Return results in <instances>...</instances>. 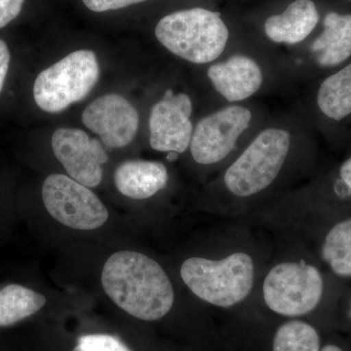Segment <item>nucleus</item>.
<instances>
[{"label": "nucleus", "mask_w": 351, "mask_h": 351, "mask_svg": "<svg viewBox=\"0 0 351 351\" xmlns=\"http://www.w3.org/2000/svg\"><path fill=\"white\" fill-rule=\"evenodd\" d=\"M101 282L119 308L140 320L162 319L174 304V288L165 270L138 252L112 254L101 270Z\"/></svg>", "instance_id": "obj_1"}, {"label": "nucleus", "mask_w": 351, "mask_h": 351, "mask_svg": "<svg viewBox=\"0 0 351 351\" xmlns=\"http://www.w3.org/2000/svg\"><path fill=\"white\" fill-rule=\"evenodd\" d=\"M154 34L172 54L198 64L218 59L230 38L221 13L203 7L167 14L157 23Z\"/></svg>", "instance_id": "obj_2"}, {"label": "nucleus", "mask_w": 351, "mask_h": 351, "mask_svg": "<svg viewBox=\"0 0 351 351\" xmlns=\"http://www.w3.org/2000/svg\"><path fill=\"white\" fill-rule=\"evenodd\" d=\"M180 274L182 282L201 301L230 308L251 294L256 267L249 254L235 252L219 260L189 258L182 263Z\"/></svg>", "instance_id": "obj_3"}, {"label": "nucleus", "mask_w": 351, "mask_h": 351, "mask_svg": "<svg viewBox=\"0 0 351 351\" xmlns=\"http://www.w3.org/2000/svg\"><path fill=\"white\" fill-rule=\"evenodd\" d=\"M291 147V135L285 129L267 128L254 138L226 171L223 184L237 197L262 193L282 169Z\"/></svg>", "instance_id": "obj_4"}, {"label": "nucleus", "mask_w": 351, "mask_h": 351, "mask_svg": "<svg viewBox=\"0 0 351 351\" xmlns=\"http://www.w3.org/2000/svg\"><path fill=\"white\" fill-rule=\"evenodd\" d=\"M99 77L100 66L95 52L75 51L39 73L34 85V101L44 112H63L86 98Z\"/></svg>", "instance_id": "obj_5"}, {"label": "nucleus", "mask_w": 351, "mask_h": 351, "mask_svg": "<svg viewBox=\"0 0 351 351\" xmlns=\"http://www.w3.org/2000/svg\"><path fill=\"white\" fill-rule=\"evenodd\" d=\"M263 299L272 313L283 317H302L313 313L324 293V280L317 267L304 261L277 263L263 282Z\"/></svg>", "instance_id": "obj_6"}, {"label": "nucleus", "mask_w": 351, "mask_h": 351, "mask_svg": "<svg viewBox=\"0 0 351 351\" xmlns=\"http://www.w3.org/2000/svg\"><path fill=\"white\" fill-rule=\"evenodd\" d=\"M44 206L53 219L76 230H94L107 223L108 211L100 198L84 184L63 174L46 178Z\"/></svg>", "instance_id": "obj_7"}, {"label": "nucleus", "mask_w": 351, "mask_h": 351, "mask_svg": "<svg viewBox=\"0 0 351 351\" xmlns=\"http://www.w3.org/2000/svg\"><path fill=\"white\" fill-rule=\"evenodd\" d=\"M252 112L242 106H230L200 120L191 138V156L196 163L211 165L221 162L248 129Z\"/></svg>", "instance_id": "obj_8"}, {"label": "nucleus", "mask_w": 351, "mask_h": 351, "mask_svg": "<svg viewBox=\"0 0 351 351\" xmlns=\"http://www.w3.org/2000/svg\"><path fill=\"white\" fill-rule=\"evenodd\" d=\"M193 101L189 95L174 94L168 89L152 108L149 114V144L154 151L184 154L189 149L193 126L191 117Z\"/></svg>", "instance_id": "obj_9"}, {"label": "nucleus", "mask_w": 351, "mask_h": 351, "mask_svg": "<svg viewBox=\"0 0 351 351\" xmlns=\"http://www.w3.org/2000/svg\"><path fill=\"white\" fill-rule=\"evenodd\" d=\"M52 149L69 177L87 188L101 184V165L108 157L100 141L90 138L80 129L60 128L53 134Z\"/></svg>", "instance_id": "obj_10"}, {"label": "nucleus", "mask_w": 351, "mask_h": 351, "mask_svg": "<svg viewBox=\"0 0 351 351\" xmlns=\"http://www.w3.org/2000/svg\"><path fill=\"white\" fill-rule=\"evenodd\" d=\"M82 122L101 138L108 149H121L135 138L140 117L128 100L107 94L92 101L82 113Z\"/></svg>", "instance_id": "obj_11"}, {"label": "nucleus", "mask_w": 351, "mask_h": 351, "mask_svg": "<svg viewBox=\"0 0 351 351\" xmlns=\"http://www.w3.org/2000/svg\"><path fill=\"white\" fill-rule=\"evenodd\" d=\"M208 78L226 101H240L257 93L263 82L262 69L255 60L234 55L208 69Z\"/></svg>", "instance_id": "obj_12"}, {"label": "nucleus", "mask_w": 351, "mask_h": 351, "mask_svg": "<svg viewBox=\"0 0 351 351\" xmlns=\"http://www.w3.org/2000/svg\"><path fill=\"white\" fill-rule=\"evenodd\" d=\"M320 16L313 0H294L281 13L269 16L263 32L272 43L295 45L313 32Z\"/></svg>", "instance_id": "obj_13"}, {"label": "nucleus", "mask_w": 351, "mask_h": 351, "mask_svg": "<svg viewBox=\"0 0 351 351\" xmlns=\"http://www.w3.org/2000/svg\"><path fill=\"white\" fill-rule=\"evenodd\" d=\"M114 184L122 195L144 200L156 195L169 181L167 168L158 161L127 160L115 169Z\"/></svg>", "instance_id": "obj_14"}, {"label": "nucleus", "mask_w": 351, "mask_h": 351, "mask_svg": "<svg viewBox=\"0 0 351 351\" xmlns=\"http://www.w3.org/2000/svg\"><path fill=\"white\" fill-rule=\"evenodd\" d=\"M323 25L311 51L320 66H338L351 56V14L328 13Z\"/></svg>", "instance_id": "obj_15"}, {"label": "nucleus", "mask_w": 351, "mask_h": 351, "mask_svg": "<svg viewBox=\"0 0 351 351\" xmlns=\"http://www.w3.org/2000/svg\"><path fill=\"white\" fill-rule=\"evenodd\" d=\"M46 304V298L24 286L11 284L0 290V327L16 323L38 313Z\"/></svg>", "instance_id": "obj_16"}, {"label": "nucleus", "mask_w": 351, "mask_h": 351, "mask_svg": "<svg viewBox=\"0 0 351 351\" xmlns=\"http://www.w3.org/2000/svg\"><path fill=\"white\" fill-rule=\"evenodd\" d=\"M317 105L327 117L337 121L351 114V64L322 82Z\"/></svg>", "instance_id": "obj_17"}, {"label": "nucleus", "mask_w": 351, "mask_h": 351, "mask_svg": "<svg viewBox=\"0 0 351 351\" xmlns=\"http://www.w3.org/2000/svg\"><path fill=\"white\" fill-rule=\"evenodd\" d=\"M321 255L336 276L351 277V218L339 221L328 232Z\"/></svg>", "instance_id": "obj_18"}, {"label": "nucleus", "mask_w": 351, "mask_h": 351, "mask_svg": "<svg viewBox=\"0 0 351 351\" xmlns=\"http://www.w3.org/2000/svg\"><path fill=\"white\" fill-rule=\"evenodd\" d=\"M317 330L304 320L291 319L277 328L271 351H320Z\"/></svg>", "instance_id": "obj_19"}, {"label": "nucleus", "mask_w": 351, "mask_h": 351, "mask_svg": "<svg viewBox=\"0 0 351 351\" xmlns=\"http://www.w3.org/2000/svg\"><path fill=\"white\" fill-rule=\"evenodd\" d=\"M82 351H131L117 337L105 334L85 335L77 341Z\"/></svg>", "instance_id": "obj_20"}, {"label": "nucleus", "mask_w": 351, "mask_h": 351, "mask_svg": "<svg viewBox=\"0 0 351 351\" xmlns=\"http://www.w3.org/2000/svg\"><path fill=\"white\" fill-rule=\"evenodd\" d=\"M145 1L147 0H82L85 7L95 13L119 10Z\"/></svg>", "instance_id": "obj_21"}, {"label": "nucleus", "mask_w": 351, "mask_h": 351, "mask_svg": "<svg viewBox=\"0 0 351 351\" xmlns=\"http://www.w3.org/2000/svg\"><path fill=\"white\" fill-rule=\"evenodd\" d=\"M25 0H0V29L13 22L20 15Z\"/></svg>", "instance_id": "obj_22"}, {"label": "nucleus", "mask_w": 351, "mask_h": 351, "mask_svg": "<svg viewBox=\"0 0 351 351\" xmlns=\"http://www.w3.org/2000/svg\"><path fill=\"white\" fill-rule=\"evenodd\" d=\"M10 51L5 41L0 39V93L3 89L7 73H8L9 64H10Z\"/></svg>", "instance_id": "obj_23"}, {"label": "nucleus", "mask_w": 351, "mask_h": 351, "mask_svg": "<svg viewBox=\"0 0 351 351\" xmlns=\"http://www.w3.org/2000/svg\"><path fill=\"white\" fill-rule=\"evenodd\" d=\"M339 175H341V181L351 191V157L341 165Z\"/></svg>", "instance_id": "obj_24"}, {"label": "nucleus", "mask_w": 351, "mask_h": 351, "mask_svg": "<svg viewBox=\"0 0 351 351\" xmlns=\"http://www.w3.org/2000/svg\"><path fill=\"white\" fill-rule=\"evenodd\" d=\"M320 351H343V350H341V348H339L338 346L327 345V346H323V348H321Z\"/></svg>", "instance_id": "obj_25"}, {"label": "nucleus", "mask_w": 351, "mask_h": 351, "mask_svg": "<svg viewBox=\"0 0 351 351\" xmlns=\"http://www.w3.org/2000/svg\"><path fill=\"white\" fill-rule=\"evenodd\" d=\"M73 351H82V350H80V348H78L77 346H75V348H73Z\"/></svg>", "instance_id": "obj_26"}, {"label": "nucleus", "mask_w": 351, "mask_h": 351, "mask_svg": "<svg viewBox=\"0 0 351 351\" xmlns=\"http://www.w3.org/2000/svg\"><path fill=\"white\" fill-rule=\"evenodd\" d=\"M348 314H350V317L351 318V301L350 304V309H348Z\"/></svg>", "instance_id": "obj_27"}]
</instances>
